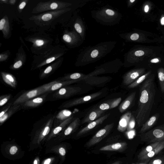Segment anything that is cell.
<instances>
[{
	"label": "cell",
	"mask_w": 164,
	"mask_h": 164,
	"mask_svg": "<svg viewBox=\"0 0 164 164\" xmlns=\"http://www.w3.org/2000/svg\"><path fill=\"white\" fill-rule=\"evenodd\" d=\"M151 52L144 48L134 49L126 54L125 62L132 64L137 62L140 61L142 58L149 55V52Z\"/></svg>",
	"instance_id": "9c48e42d"
},
{
	"label": "cell",
	"mask_w": 164,
	"mask_h": 164,
	"mask_svg": "<svg viewBox=\"0 0 164 164\" xmlns=\"http://www.w3.org/2000/svg\"><path fill=\"white\" fill-rule=\"evenodd\" d=\"M0 30L2 32L5 38H7L10 32V28L8 18L5 16L0 21Z\"/></svg>",
	"instance_id": "44dd1931"
},
{
	"label": "cell",
	"mask_w": 164,
	"mask_h": 164,
	"mask_svg": "<svg viewBox=\"0 0 164 164\" xmlns=\"http://www.w3.org/2000/svg\"><path fill=\"white\" fill-rule=\"evenodd\" d=\"M2 79L5 83L14 87L16 84V80L12 75L6 73H2Z\"/></svg>",
	"instance_id": "603a6c76"
},
{
	"label": "cell",
	"mask_w": 164,
	"mask_h": 164,
	"mask_svg": "<svg viewBox=\"0 0 164 164\" xmlns=\"http://www.w3.org/2000/svg\"><path fill=\"white\" fill-rule=\"evenodd\" d=\"M160 62V60L158 58H154L151 59L150 62L152 63H157Z\"/></svg>",
	"instance_id": "c3c4849f"
},
{
	"label": "cell",
	"mask_w": 164,
	"mask_h": 164,
	"mask_svg": "<svg viewBox=\"0 0 164 164\" xmlns=\"http://www.w3.org/2000/svg\"><path fill=\"white\" fill-rule=\"evenodd\" d=\"M92 14L93 18L98 22L107 25H113L118 23L122 16L117 11L107 8L94 11Z\"/></svg>",
	"instance_id": "3957f363"
},
{
	"label": "cell",
	"mask_w": 164,
	"mask_h": 164,
	"mask_svg": "<svg viewBox=\"0 0 164 164\" xmlns=\"http://www.w3.org/2000/svg\"><path fill=\"white\" fill-rule=\"evenodd\" d=\"M127 144L126 143H119L102 147L100 150L105 151L123 152L127 147Z\"/></svg>",
	"instance_id": "5bb4252c"
},
{
	"label": "cell",
	"mask_w": 164,
	"mask_h": 164,
	"mask_svg": "<svg viewBox=\"0 0 164 164\" xmlns=\"http://www.w3.org/2000/svg\"><path fill=\"white\" fill-rule=\"evenodd\" d=\"M138 164H147L146 162H140L138 163Z\"/></svg>",
	"instance_id": "680465c9"
},
{
	"label": "cell",
	"mask_w": 164,
	"mask_h": 164,
	"mask_svg": "<svg viewBox=\"0 0 164 164\" xmlns=\"http://www.w3.org/2000/svg\"><path fill=\"white\" fill-rule=\"evenodd\" d=\"M59 152L60 154L62 156H64L65 154H66V151H65V149L63 148V147H61V148L59 149Z\"/></svg>",
	"instance_id": "7dc6e473"
},
{
	"label": "cell",
	"mask_w": 164,
	"mask_h": 164,
	"mask_svg": "<svg viewBox=\"0 0 164 164\" xmlns=\"http://www.w3.org/2000/svg\"><path fill=\"white\" fill-rule=\"evenodd\" d=\"M80 123V120L79 118L75 119L71 124L65 130L64 133L65 135L67 136L70 134L74 130L79 126Z\"/></svg>",
	"instance_id": "d4e9b609"
},
{
	"label": "cell",
	"mask_w": 164,
	"mask_h": 164,
	"mask_svg": "<svg viewBox=\"0 0 164 164\" xmlns=\"http://www.w3.org/2000/svg\"><path fill=\"white\" fill-rule=\"evenodd\" d=\"M163 116H164V114H163Z\"/></svg>",
	"instance_id": "94428289"
},
{
	"label": "cell",
	"mask_w": 164,
	"mask_h": 164,
	"mask_svg": "<svg viewBox=\"0 0 164 164\" xmlns=\"http://www.w3.org/2000/svg\"><path fill=\"white\" fill-rule=\"evenodd\" d=\"M71 10V8L51 11L39 15L32 16L29 19L34 21L36 23H49L59 16Z\"/></svg>",
	"instance_id": "8992f818"
},
{
	"label": "cell",
	"mask_w": 164,
	"mask_h": 164,
	"mask_svg": "<svg viewBox=\"0 0 164 164\" xmlns=\"http://www.w3.org/2000/svg\"><path fill=\"white\" fill-rule=\"evenodd\" d=\"M164 149V141L161 142L154 149L143 156L140 158L139 159L141 161H148L151 158L153 157L159 153Z\"/></svg>",
	"instance_id": "ac0fdd59"
},
{
	"label": "cell",
	"mask_w": 164,
	"mask_h": 164,
	"mask_svg": "<svg viewBox=\"0 0 164 164\" xmlns=\"http://www.w3.org/2000/svg\"><path fill=\"white\" fill-rule=\"evenodd\" d=\"M158 80H159L161 90L162 93H164V68H160L157 71Z\"/></svg>",
	"instance_id": "484cf974"
},
{
	"label": "cell",
	"mask_w": 164,
	"mask_h": 164,
	"mask_svg": "<svg viewBox=\"0 0 164 164\" xmlns=\"http://www.w3.org/2000/svg\"><path fill=\"white\" fill-rule=\"evenodd\" d=\"M132 116V113L128 112L121 116L117 128L118 130L120 132H123L127 130L129 123Z\"/></svg>",
	"instance_id": "2e32d148"
},
{
	"label": "cell",
	"mask_w": 164,
	"mask_h": 164,
	"mask_svg": "<svg viewBox=\"0 0 164 164\" xmlns=\"http://www.w3.org/2000/svg\"><path fill=\"white\" fill-rule=\"evenodd\" d=\"M136 124V120L133 116H132L129 123L127 130L130 131L133 130Z\"/></svg>",
	"instance_id": "4dcf8cb0"
},
{
	"label": "cell",
	"mask_w": 164,
	"mask_h": 164,
	"mask_svg": "<svg viewBox=\"0 0 164 164\" xmlns=\"http://www.w3.org/2000/svg\"><path fill=\"white\" fill-rule=\"evenodd\" d=\"M104 113L100 109H97L92 111L83 119L82 124L86 123H90L95 121L98 117H100Z\"/></svg>",
	"instance_id": "d6986e66"
},
{
	"label": "cell",
	"mask_w": 164,
	"mask_h": 164,
	"mask_svg": "<svg viewBox=\"0 0 164 164\" xmlns=\"http://www.w3.org/2000/svg\"><path fill=\"white\" fill-rule=\"evenodd\" d=\"M34 44L36 46L40 47L44 44L45 41L42 39H37L34 41Z\"/></svg>",
	"instance_id": "e575fe53"
},
{
	"label": "cell",
	"mask_w": 164,
	"mask_h": 164,
	"mask_svg": "<svg viewBox=\"0 0 164 164\" xmlns=\"http://www.w3.org/2000/svg\"><path fill=\"white\" fill-rule=\"evenodd\" d=\"M43 100L42 98L37 97L34 99L27 102L25 105L26 106L34 107L37 106L42 103Z\"/></svg>",
	"instance_id": "83f0119b"
},
{
	"label": "cell",
	"mask_w": 164,
	"mask_h": 164,
	"mask_svg": "<svg viewBox=\"0 0 164 164\" xmlns=\"http://www.w3.org/2000/svg\"><path fill=\"white\" fill-rule=\"evenodd\" d=\"M161 142H156V143H151L149 146H147L140 152L138 156V159H139L140 158L143 156L154 149Z\"/></svg>",
	"instance_id": "cb8c5ba5"
},
{
	"label": "cell",
	"mask_w": 164,
	"mask_h": 164,
	"mask_svg": "<svg viewBox=\"0 0 164 164\" xmlns=\"http://www.w3.org/2000/svg\"><path fill=\"white\" fill-rule=\"evenodd\" d=\"M72 4L56 1H51L46 2H40L32 10V13H42L48 11H54L68 8Z\"/></svg>",
	"instance_id": "277c9868"
},
{
	"label": "cell",
	"mask_w": 164,
	"mask_h": 164,
	"mask_svg": "<svg viewBox=\"0 0 164 164\" xmlns=\"http://www.w3.org/2000/svg\"><path fill=\"white\" fill-rule=\"evenodd\" d=\"M80 80H71L64 82L63 83H57V82L56 83L53 85L51 87V90L52 91L61 88L64 85L72 84Z\"/></svg>",
	"instance_id": "4316f807"
},
{
	"label": "cell",
	"mask_w": 164,
	"mask_h": 164,
	"mask_svg": "<svg viewBox=\"0 0 164 164\" xmlns=\"http://www.w3.org/2000/svg\"><path fill=\"white\" fill-rule=\"evenodd\" d=\"M9 97H7L4 98H3V99L1 100V101H0V106L2 107L8 101Z\"/></svg>",
	"instance_id": "ab89813d"
},
{
	"label": "cell",
	"mask_w": 164,
	"mask_h": 164,
	"mask_svg": "<svg viewBox=\"0 0 164 164\" xmlns=\"http://www.w3.org/2000/svg\"><path fill=\"white\" fill-rule=\"evenodd\" d=\"M57 82H53L31 90L21 95L14 102L15 104H18L26 101L31 98L44 93L50 89L52 86Z\"/></svg>",
	"instance_id": "52a82bcc"
},
{
	"label": "cell",
	"mask_w": 164,
	"mask_h": 164,
	"mask_svg": "<svg viewBox=\"0 0 164 164\" xmlns=\"http://www.w3.org/2000/svg\"><path fill=\"white\" fill-rule=\"evenodd\" d=\"M50 128L49 126L46 127L44 130L43 132L42 133L43 135L45 136L49 133L50 131Z\"/></svg>",
	"instance_id": "f6af8a7d"
},
{
	"label": "cell",
	"mask_w": 164,
	"mask_h": 164,
	"mask_svg": "<svg viewBox=\"0 0 164 164\" xmlns=\"http://www.w3.org/2000/svg\"><path fill=\"white\" fill-rule=\"evenodd\" d=\"M72 114V112L70 111L65 110L60 112L57 116V118L63 120L69 117Z\"/></svg>",
	"instance_id": "f1b7e54d"
},
{
	"label": "cell",
	"mask_w": 164,
	"mask_h": 164,
	"mask_svg": "<svg viewBox=\"0 0 164 164\" xmlns=\"http://www.w3.org/2000/svg\"><path fill=\"white\" fill-rule=\"evenodd\" d=\"M136 94V92L132 93L121 104L119 107V110L121 113L127 110L132 104Z\"/></svg>",
	"instance_id": "ffe728a7"
},
{
	"label": "cell",
	"mask_w": 164,
	"mask_h": 164,
	"mask_svg": "<svg viewBox=\"0 0 164 164\" xmlns=\"http://www.w3.org/2000/svg\"><path fill=\"white\" fill-rule=\"evenodd\" d=\"M1 1L3 2V3H7L8 1H7V0H1Z\"/></svg>",
	"instance_id": "6f0895ef"
},
{
	"label": "cell",
	"mask_w": 164,
	"mask_h": 164,
	"mask_svg": "<svg viewBox=\"0 0 164 164\" xmlns=\"http://www.w3.org/2000/svg\"><path fill=\"white\" fill-rule=\"evenodd\" d=\"M27 2L28 1H24L20 4L18 7L20 10H22L25 8L26 6Z\"/></svg>",
	"instance_id": "60d3db41"
},
{
	"label": "cell",
	"mask_w": 164,
	"mask_h": 164,
	"mask_svg": "<svg viewBox=\"0 0 164 164\" xmlns=\"http://www.w3.org/2000/svg\"><path fill=\"white\" fill-rule=\"evenodd\" d=\"M18 150V149L17 147L15 146H12L11 147L10 150V154L12 155H14L17 152Z\"/></svg>",
	"instance_id": "f35d334b"
},
{
	"label": "cell",
	"mask_w": 164,
	"mask_h": 164,
	"mask_svg": "<svg viewBox=\"0 0 164 164\" xmlns=\"http://www.w3.org/2000/svg\"><path fill=\"white\" fill-rule=\"evenodd\" d=\"M8 113H5L3 116L0 117V123H3L8 118Z\"/></svg>",
	"instance_id": "74e56055"
},
{
	"label": "cell",
	"mask_w": 164,
	"mask_h": 164,
	"mask_svg": "<svg viewBox=\"0 0 164 164\" xmlns=\"http://www.w3.org/2000/svg\"><path fill=\"white\" fill-rule=\"evenodd\" d=\"M85 76L83 74L79 73H75L70 75L69 79L74 80L80 79L82 80V79L84 78Z\"/></svg>",
	"instance_id": "f546056e"
},
{
	"label": "cell",
	"mask_w": 164,
	"mask_h": 164,
	"mask_svg": "<svg viewBox=\"0 0 164 164\" xmlns=\"http://www.w3.org/2000/svg\"><path fill=\"white\" fill-rule=\"evenodd\" d=\"M8 109H7V110L3 111L1 113H0V117L4 115L5 113V112L7 111Z\"/></svg>",
	"instance_id": "816d5d0a"
},
{
	"label": "cell",
	"mask_w": 164,
	"mask_h": 164,
	"mask_svg": "<svg viewBox=\"0 0 164 164\" xmlns=\"http://www.w3.org/2000/svg\"><path fill=\"white\" fill-rule=\"evenodd\" d=\"M67 92V89L65 88H62L59 91V94L61 95H64L66 94Z\"/></svg>",
	"instance_id": "7bdbcfd3"
},
{
	"label": "cell",
	"mask_w": 164,
	"mask_h": 164,
	"mask_svg": "<svg viewBox=\"0 0 164 164\" xmlns=\"http://www.w3.org/2000/svg\"><path fill=\"white\" fill-rule=\"evenodd\" d=\"M152 71L150 70L143 75L140 76L137 79H136L133 83L128 86L129 89H133L137 87L139 84L143 83L151 74Z\"/></svg>",
	"instance_id": "7402d4cb"
},
{
	"label": "cell",
	"mask_w": 164,
	"mask_h": 164,
	"mask_svg": "<svg viewBox=\"0 0 164 164\" xmlns=\"http://www.w3.org/2000/svg\"><path fill=\"white\" fill-rule=\"evenodd\" d=\"M114 125L113 123L108 124L96 133L86 144V146L90 147L100 143L110 133Z\"/></svg>",
	"instance_id": "ba28073f"
},
{
	"label": "cell",
	"mask_w": 164,
	"mask_h": 164,
	"mask_svg": "<svg viewBox=\"0 0 164 164\" xmlns=\"http://www.w3.org/2000/svg\"><path fill=\"white\" fill-rule=\"evenodd\" d=\"M122 101V98L119 97L112 102L110 104V109L115 108L117 107Z\"/></svg>",
	"instance_id": "1f68e13d"
},
{
	"label": "cell",
	"mask_w": 164,
	"mask_h": 164,
	"mask_svg": "<svg viewBox=\"0 0 164 164\" xmlns=\"http://www.w3.org/2000/svg\"><path fill=\"white\" fill-rule=\"evenodd\" d=\"M16 1L15 0H11V1H9V3L11 4L14 5Z\"/></svg>",
	"instance_id": "db71d44e"
},
{
	"label": "cell",
	"mask_w": 164,
	"mask_h": 164,
	"mask_svg": "<svg viewBox=\"0 0 164 164\" xmlns=\"http://www.w3.org/2000/svg\"><path fill=\"white\" fill-rule=\"evenodd\" d=\"M145 71V69L143 68L136 69L130 71L123 76V84L129 86L132 84L141 76L144 74Z\"/></svg>",
	"instance_id": "30bf717a"
},
{
	"label": "cell",
	"mask_w": 164,
	"mask_h": 164,
	"mask_svg": "<svg viewBox=\"0 0 164 164\" xmlns=\"http://www.w3.org/2000/svg\"><path fill=\"white\" fill-rule=\"evenodd\" d=\"M160 117V114L157 113L150 118L142 126L139 132V133L143 134L150 130L157 123Z\"/></svg>",
	"instance_id": "4fadbf2b"
},
{
	"label": "cell",
	"mask_w": 164,
	"mask_h": 164,
	"mask_svg": "<svg viewBox=\"0 0 164 164\" xmlns=\"http://www.w3.org/2000/svg\"><path fill=\"white\" fill-rule=\"evenodd\" d=\"M63 39L68 44L73 47L79 46L84 41L75 31L65 34Z\"/></svg>",
	"instance_id": "8fae6325"
},
{
	"label": "cell",
	"mask_w": 164,
	"mask_h": 164,
	"mask_svg": "<svg viewBox=\"0 0 164 164\" xmlns=\"http://www.w3.org/2000/svg\"><path fill=\"white\" fill-rule=\"evenodd\" d=\"M34 164H37V160H35L34 161Z\"/></svg>",
	"instance_id": "91938a15"
},
{
	"label": "cell",
	"mask_w": 164,
	"mask_h": 164,
	"mask_svg": "<svg viewBox=\"0 0 164 164\" xmlns=\"http://www.w3.org/2000/svg\"><path fill=\"white\" fill-rule=\"evenodd\" d=\"M75 31L80 35L84 41L85 39L86 29L84 22L80 18L76 19L74 25Z\"/></svg>",
	"instance_id": "e0dca14e"
},
{
	"label": "cell",
	"mask_w": 164,
	"mask_h": 164,
	"mask_svg": "<svg viewBox=\"0 0 164 164\" xmlns=\"http://www.w3.org/2000/svg\"><path fill=\"white\" fill-rule=\"evenodd\" d=\"M22 65V61H19L14 64L13 65V67L15 69H18Z\"/></svg>",
	"instance_id": "8d00e7d4"
},
{
	"label": "cell",
	"mask_w": 164,
	"mask_h": 164,
	"mask_svg": "<svg viewBox=\"0 0 164 164\" xmlns=\"http://www.w3.org/2000/svg\"><path fill=\"white\" fill-rule=\"evenodd\" d=\"M101 93V92H98L84 97L78 98V99L75 100L69 103L68 104V106L72 107L81 104L94 99V98L100 96Z\"/></svg>",
	"instance_id": "9a60e30c"
},
{
	"label": "cell",
	"mask_w": 164,
	"mask_h": 164,
	"mask_svg": "<svg viewBox=\"0 0 164 164\" xmlns=\"http://www.w3.org/2000/svg\"><path fill=\"white\" fill-rule=\"evenodd\" d=\"M121 163V161H117L116 162H115L111 164H120Z\"/></svg>",
	"instance_id": "9f6ffc18"
},
{
	"label": "cell",
	"mask_w": 164,
	"mask_h": 164,
	"mask_svg": "<svg viewBox=\"0 0 164 164\" xmlns=\"http://www.w3.org/2000/svg\"><path fill=\"white\" fill-rule=\"evenodd\" d=\"M141 140L147 143L164 141V124L161 125L140 134Z\"/></svg>",
	"instance_id": "5b68a950"
},
{
	"label": "cell",
	"mask_w": 164,
	"mask_h": 164,
	"mask_svg": "<svg viewBox=\"0 0 164 164\" xmlns=\"http://www.w3.org/2000/svg\"><path fill=\"white\" fill-rule=\"evenodd\" d=\"M136 1V0H130L128 3L129 6L132 5V4L134 3Z\"/></svg>",
	"instance_id": "f907efd6"
},
{
	"label": "cell",
	"mask_w": 164,
	"mask_h": 164,
	"mask_svg": "<svg viewBox=\"0 0 164 164\" xmlns=\"http://www.w3.org/2000/svg\"><path fill=\"white\" fill-rule=\"evenodd\" d=\"M155 77L154 74H151L140 87L135 119L138 127L142 126L149 118L156 94Z\"/></svg>",
	"instance_id": "6da1fadb"
},
{
	"label": "cell",
	"mask_w": 164,
	"mask_h": 164,
	"mask_svg": "<svg viewBox=\"0 0 164 164\" xmlns=\"http://www.w3.org/2000/svg\"><path fill=\"white\" fill-rule=\"evenodd\" d=\"M149 6L148 5H146L144 8V11L146 13H148L149 10Z\"/></svg>",
	"instance_id": "681fc988"
},
{
	"label": "cell",
	"mask_w": 164,
	"mask_h": 164,
	"mask_svg": "<svg viewBox=\"0 0 164 164\" xmlns=\"http://www.w3.org/2000/svg\"><path fill=\"white\" fill-rule=\"evenodd\" d=\"M161 23L162 25H164V16H163L161 19Z\"/></svg>",
	"instance_id": "f5cc1de1"
},
{
	"label": "cell",
	"mask_w": 164,
	"mask_h": 164,
	"mask_svg": "<svg viewBox=\"0 0 164 164\" xmlns=\"http://www.w3.org/2000/svg\"><path fill=\"white\" fill-rule=\"evenodd\" d=\"M148 164H164V162L160 158H156L151 160Z\"/></svg>",
	"instance_id": "d6a6232c"
},
{
	"label": "cell",
	"mask_w": 164,
	"mask_h": 164,
	"mask_svg": "<svg viewBox=\"0 0 164 164\" xmlns=\"http://www.w3.org/2000/svg\"><path fill=\"white\" fill-rule=\"evenodd\" d=\"M56 58H57V57H53L48 58L42 64H41V66H43V65L50 64L52 62L54 61H55Z\"/></svg>",
	"instance_id": "d590c367"
},
{
	"label": "cell",
	"mask_w": 164,
	"mask_h": 164,
	"mask_svg": "<svg viewBox=\"0 0 164 164\" xmlns=\"http://www.w3.org/2000/svg\"><path fill=\"white\" fill-rule=\"evenodd\" d=\"M51 162V159H48L45 161L44 164H49Z\"/></svg>",
	"instance_id": "11a10c76"
},
{
	"label": "cell",
	"mask_w": 164,
	"mask_h": 164,
	"mask_svg": "<svg viewBox=\"0 0 164 164\" xmlns=\"http://www.w3.org/2000/svg\"><path fill=\"white\" fill-rule=\"evenodd\" d=\"M110 104H109L106 103L102 104L99 107V109H100V110L103 111L110 109Z\"/></svg>",
	"instance_id": "836d02e7"
},
{
	"label": "cell",
	"mask_w": 164,
	"mask_h": 164,
	"mask_svg": "<svg viewBox=\"0 0 164 164\" xmlns=\"http://www.w3.org/2000/svg\"><path fill=\"white\" fill-rule=\"evenodd\" d=\"M110 115V114H107L98 119L95 121L90 123L87 126L80 130L77 135V136H80L83 135L91 130L97 126L101 124L105 120L107 119Z\"/></svg>",
	"instance_id": "7c38bea8"
},
{
	"label": "cell",
	"mask_w": 164,
	"mask_h": 164,
	"mask_svg": "<svg viewBox=\"0 0 164 164\" xmlns=\"http://www.w3.org/2000/svg\"><path fill=\"white\" fill-rule=\"evenodd\" d=\"M62 128L61 127L59 126L54 129L53 133L54 134H57L58 133L62 130Z\"/></svg>",
	"instance_id": "bcb514c9"
},
{
	"label": "cell",
	"mask_w": 164,
	"mask_h": 164,
	"mask_svg": "<svg viewBox=\"0 0 164 164\" xmlns=\"http://www.w3.org/2000/svg\"><path fill=\"white\" fill-rule=\"evenodd\" d=\"M8 58V55L6 54H1L0 55V61L1 62L5 61Z\"/></svg>",
	"instance_id": "b9f144b4"
},
{
	"label": "cell",
	"mask_w": 164,
	"mask_h": 164,
	"mask_svg": "<svg viewBox=\"0 0 164 164\" xmlns=\"http://www.w3.org/2000/svg\"><path fill=\"white\" fill-rule=\"evenodd\" d=\"M116 44L115 42H103L86 48L80 54L78 58L80 64H87L100 59L112 50Z\"/></svg>",
	"instance_id": "7a4b0ae2"
},
{
	"label": "cell",
	"mask_w": 164,
	"mask_h": 164,
	"mask_svg": "<svg viewBox=\"0 0 164 164\" xmlns=\"http://www.w3.org/2000/svg\"><path fill=\"white\" fill-rule=\"evenodd\" d=\"M53 69L52 67L51 66H50L47 67L44 71V74H47L51 73Z\"/></svg>",
	"instance_id": "ee69618b"
}]
</instances>
